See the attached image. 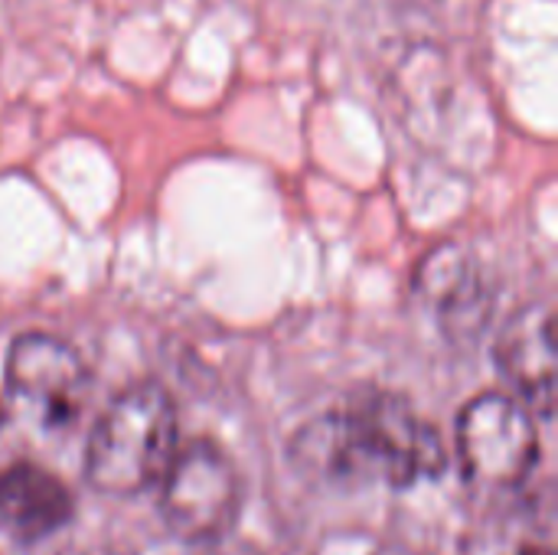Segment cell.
Segmentation results:
<instances>
[{
	"mask_svg": "<svg viewBox=\"0 0 558 555\" xmlns=\"http://www.w3.org/2000/svg\"><path fill=\"white\" fill-rule=\"evenodd\" d=\"M294 468L324 487H412L448 468V451L409 399L396 393L350 396L291 438Z\"/></svg>",
	"mask_w": 558,
	"mask_h": 555,
	"instance_id": "cell-1",
	"label": "cell"
},
{
	"mask_svg": "<svg viewBox=\"0 0 558 555\" xmlns=\"http://www.w3.org/2000/svg\"><path fill=\"white\" fill-rule=\"evenodd\" d=\"M180 448V419L170 393L150 379L121 389L98 415L82 474L105 497H137L163 481Z\"/></svg>",
	"mask_w": 558,
	"mask_h": 555,
	"instance_id": "cell-2",
	"label": "cell"
},
{
	"mask_svg": "<svg viewBox=\"0 0 558 555\" xmlns=\"http://www.w3.org/2000/svg\"><path fill=\"white\" fill-rule=\"evenodd\" d=\"M160 484V517L183 543H216L242 514V474L209 438L177 448Z\"/></svg>",
	"mask_w": 558,
	"mask_h": 555,
	"instance_id": "cell-3",
	"label": "cell"
},
{
	"mask_svg": "<svg viewBox=\"0 0 558 555\" xmlns=\"http://www.w3.org/2000/svg\"><path fill=\"white\" fill-rule=\"evenodd\" d=\"M458 458L468 481L494 491L526 484L539 461L533 415L507 393H484L461 409Z\"/></svg>",
	"mask_w": 558,
	"mask_h": 555,
	"instance_id": "cell-4",
	"label": "cell"
},
{
	"mask_svg": "<svg viewBox=\"0 0 558 555\" xmlns=\"http://www.w3.org/2000/svg\"><path fill=\"white\" fill-rule=\"evenodd\" d=\"M10 399L43 429H69L88 396V370L75 347L52 334H20L7 350Z\"/></svg>",
	"mask_w": 558,
	"mask_h": 555,
	"instance_id": "cell-5",
	"label": "cell"
},
{
	"mask_svg": "<svg viewBox=\"0 0 558 555\" xmlns=\"http://www.w3.org/2000/svg\"><path fill=\"white\" fill-rule=\"evenodd\" d=\"M497 370L510 396L536 419L556 415V311L549 301L520 307L497 337Z\"/></svg>",
	"mask_w": 558,
	"mask_h": 555,
	"instance_id": "cell-6",
	"label": "cell"
},
{
	"mask_svg": "<svg viewBox=\"0 0 558 555\" xmlns=\"http://www.w3.org/2000/svg\"><path fill=\"white\" fill-rule=\"evenodd\" d=\"M75 514L69 487L39 464L16 461L0 474V523L20 543L59 533Z\"/></svg>",
	"mask_w": 558,
	"mask_h": 555,
	"instance_id": "cell-7",
	"label": "cell"
},
{
	"mask_svg": "<svg viewBox=\"0 0 558 555\" xmlns=\"http://www.w3.org/2000/svg\"><path fill=\"white\" fill-rule=\"evenodd\" d=\"M422 291L438 304L441 324L451 337L474 334L477 327H484L487 291L474 262L464 258V252H435L422 268Z\"/></svg>",
	"mask_w": 558,
	"mask_h": 555,
	"instance_id": "cell-8",
	"label": "cell"
},
{
	"mask_svg": "<svg viewBox=\"0 0 558 555\" xmlns=\"http://www.w3.org/2000/svg\"><path fill=\"white\" fill-rule=\"evenodd\" d=\"M373 555H422L418 550H412V546H405V543H383L379 550Z\"/></svg>",
	"mask_w": 558,
	"mask_h": 555,
	"instance_id": "cell-9",
	"label": "cell"
}]
</instances>
